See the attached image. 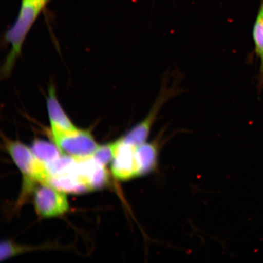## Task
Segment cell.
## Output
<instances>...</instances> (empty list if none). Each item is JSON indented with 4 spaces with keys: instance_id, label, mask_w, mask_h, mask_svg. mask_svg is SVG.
Returning <instances> with one entry per match:
<instances>
[{
    "instance_id": "ba28073f",
    "label": "cell",
    "mask_w": 263,
    "mask_h": 263,
    "mask_svg": "<svg viewBox=\"0 0 263 263\" xmlns=\"http://www.w3.org/2000/svg\"><path fill=\"white\" fill-rule=\"evenodd\" d=\"M48 184L65 193L80 194L91 191L73 170L62 175L49 177Z\"/></svg>"
},
{
    "instance_id": "277c9868",
    "label": "cell",
    "mask_w": 263,
    "mask_h": 263,
    "mask_svg": "<svg viewBox=\"0 0 263 263\" xmlns=\"http://www.w3.org/2000/svg\"><path fill=\"white\" fill-rule=\"evenodd\" d=\"M36 212L43 218H53L64 215L69 210L65 193L48 183H39L34 193Z\"/></svg>"
},
{
    "instance_id": "8fae6325",
    "label": "cell",
    "mask_w": 263,
    "mask_h": 263,
    "mask_svg": "<svg viewBox=\"0 0 263 263\" xmlns=\"http://www.w3.org/2000/svg\"><path fill=\"white\" fill-rule=\"evenodd\" d=\"M30 248H26L25 246L16 245L10 241H5L1 243L0 246V259L1 261L6 260L12 256L30 251Z\"/></svg>"
},
{
    "instance_id": "8992f818",
    "label": "cell",
    "mask_w": 263,
    "mask_h": 263,
    "mask_svg": "<svg viewBox=\"0 0 263 263\" xmlns=\"http://www.w3.org/2000/svg\"><path fill=\"white\" fill-rule=\"evenodd\" d=\"M47 108L51 134L67 133L77 129L59 103L55 88L52 86L49 87Z\"/></svg>"
},
{
    "instance_id": "52a82bcc",
    "label": "cell",
    "mask_w": 263,
    "mask_h": 263,
    "mask_svg": "<svg viewBox=\"0 0 263 263\" xmlns=\"http://www.w3.org/2000/svg\"><path fill=\"white\" fill-rule=\"evenodd\" d=\"M252 39L254 49L253 55L259 62L258 75V88L263 90V0H260L254 26L252 29Z\"/></svg>"
},
{
    "instance_id": "3957f363",
    "label": "cell",
    "mask_w": 263,
    "mask_h": 263,
    "mask_svg": "<svg viewBox=\"0 0 263 263\" xmlns=\"http://www.w3.org/2000/svg\"><path fill=\"white\" fill-rule=\"evenodd\" d=\"M51 136L62 153L76 158L91 156L99 146L88 130L77 128L67 133L51 134Z\"/></svg>"
},
{
    "instance_id": "9c48e42d",
    "label": "cell",
    "mask_w": 263,
    "mask_h": 263,
    "mask_svg": "<svg viewBox=\"0 0 263 263\" xmlns=\"http://www.w3.org/2000/svg\"><path fill=\"white\" fill-rule=\"evenodd\" d=\"M31 149L35 157L45 164L52 162L63 154L55 143L40 139L34 141Z\"/></svg>"
},
{
    "instance_id": "30bf717a",
    "label": "cell",
    "mask_w": 263,
    "mask_h": 263,
    "mask_svg": "<svg viewBox=\"0 0 263 263\" xmlns=\"http://www.w3.org/2000/svg\"><path fill=\"white\" fill-rule=\"evenodd\" d=\"M117 146V141L114 143L104 144V145H99L92 156L98 162L106 166V164L111 162V161L113 160Z\"/></svg>"
},
{
    "instance_id": "5b68a950",
    "label": "cell",
    "mask_w": 263,
    "mask_h": 263,
    "mask_svg": "<svg viewBox=\"0 0 263 263\" xmlns=\"http://www.w3.org/2000/svg\"><path fill=\"white\" fill-rule=\"evenodd\" d=\"M118 146L114 159L111 161V170L113 176L118 180L127 181L143 176L137 148L117 140Z\"/></svg>"
},
{
    "instance_id": "7a4b0ae2",
    "label": "cell",
    "mask_w": 263,
    "mask_h": 263,
    "mask_svg": "<svg viewBox=\"0 0 263 263\" xmlns=\"http://www.w3.org/2000/svg\"><path fill=\"white\" fill-rule=\"evenodd\" d=\"M4 143L6 151L24 175L27 190L34 189V184L48 183L49 174L47 167L35 157L31 148L20 141L6 137Z\"/></svg>"
},
{
    "instance_id": "6da1fadb",
    "label": "cell",
    "mask_w": 263,
    "mask_h": 263,
    "mask_svg": "<svg viewBox=\"0 0 263 263\" xmlns=\"http://www.w3.org/2000/svg\"><path fill=\"white\" fill-rule=\"evenodd\" d=\"M51 0H22L21 8L14 24L6 32L5 41L11 50L2 68L3 78L8 77L21 54L23 45L29 31Z\"/></svg>"
}]
</instances>
